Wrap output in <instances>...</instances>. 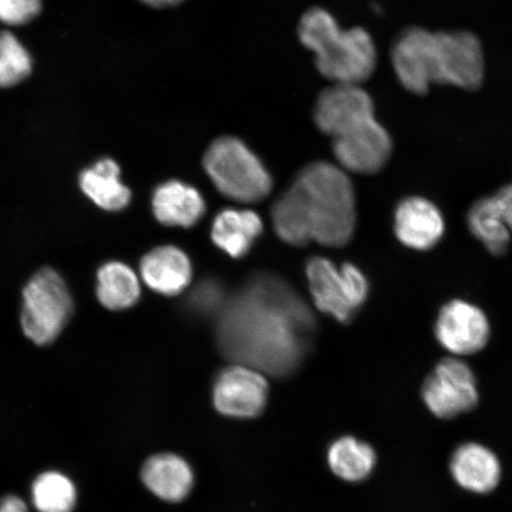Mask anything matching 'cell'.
<instances>
[{"label":"cell","instance_id":"obj_1","mask_svg":"<svg viewBox=\"0 0 512 512\" xmlns=\"http://www.w3.org/2000/svg\"><path fill=\"white\" fill-rule=\"evenodd\" d=\"M217 316L223 356L278 377L297 369L315 331V318L302 297L266 273L255 274L228 297Z\"/></svg>","mask_w":512,"mask_h":512},{"label":"cell","instance_id":"obj_2","mask_svg":"<svg viewBox=\"0 0 512 512\" xmlns=\"http://www.w3.org/2000/svg\"><path fill=\"white\" fill-rule=\"evenodd\" d=\"M298 37L315 55L318 72L332 83L361 85L374 73L377 53L373 37L363 28L341 29L323 8L305 12Z\"/></svg>","mask_w":512,"mask_h":512},{"label":"cell","instance_id":"obj_3","mask_svg":"<svg viewBox=\"0 0 512 512\" xmlns=\"http://www.w3.org/2000/svg\"><path fill=\"white\" fill-rule=\"evenodd\" d=\"M302 197L312 240L343 247L356 227L355 192L347 174L328 162L305 166L293 183Z\"/></svg>","mask_w":512,"mask_h":512},{"label":"cell","instance_id":"obj_4","mask_svg":"<svg viewBox=\"0 0 512 512\" xmlns=\"http://www.w3.org/2000/svg\"><path fill=\"white\" fill-rule=\"evenodd\" d=\"M203 166L216 189L230 200L256 203L271 194L270 172L238 138L216 139L204 155Z\"/></svg>","mask_w":512,"mask_h":512},{"label":"cell","instance_id":"obj_5","mask_svg":"<svg viewBox=\"0 0 512 512\" xmlns=\"http://www.w3.org/2000/svg\"><path fill=\"white\" fill-rule=\"evenodd\" d=\"M74 302L66 281L53 268L44 267L23 290L22 329L37 345L53 343L69 322Z\"/></svg>","mask_w":512,"mask_h":512},{"label":"cell","instance_id":"obj_6","mask_svg":"<svg viewBox=\"0 0 512 512\" xmlns=\"http://www.w3.org/2000/svg\"><path fill=\"white\" fill-rule=\"evenodd\" d=\"M306 275L317 309L338 322H350L369 296L368 279L355 265L337 268L316 256L307 262Z\"/></svg>","mask_w":512,"mask_h":512},{"label":"cell","instance_id":"obj_7","mask_svg":"<svg viewBox=\"0 0 512 512\" xmlns=\"http://www.w3.org/2000/svg\"><path fill=\"white\" fill-rule=\"evenodd\" d=\"M422 399L438 418H456L470 412L479 399L475 374L460 358H445L427 377Z\"/></svg>","mask_w":512,"mask_h":512},{"label":"cell","instance_id":"obj_8","mask_svg":"<svg viewBox=\"0 0 512 512\" xmlns=\"http://www.w3.org/2000/svg\"><path fill=\"white\" fill-rule=\"evenodd\" d=\"M392 62L403 87L415 95L438 83L437 32L414 27L403 30L394 43Z\"/></svg>","mask_w":512,"mask_h":512},{"label":"cell","instance_id":"obj_9","mask_svg":"<svg viewBox=\"0 0 512 512\" xmlns=\"http://www.w3.org/2000/svg\"><path fill=\"white\" fill-rule=\"evenodd\" d=\"M434 335L453 356L475 355L490 341V320L479 306L453 299L441 307L435 319Z\"/></svg>","mask_w":512,"mask_h":512},{"label":"cell","instance_id":"obj_10","mask_svg":"<svg viewBox=\"0 0 512 512\" xmlns=\"http://www.w3.org/2000/svg\"><path fill=\"white\" fill-rule=\"evenodd\" d=\"M438 83L465 91L483 85L485 60L482 43L467 31L437 32Z\"/></svg>","mask_w":512,"mask_h":512},{"label":"cell","instance_id":"obj_11","mask_svg":"<svg viewBox=\"0 0 512 512\" xmlns=\"http://www.w3.org/2000/svg\"><path fill=\"white\" fill-rule=\"evenodd\" d=\"M375 118L374 101L361 85L334 83L318 95L313 119L332 139Z\"/></svg>","mask_w":512,"mask_h":512},{"label":"cell","instance_id":"obj_12","mask_svg":"<svg viewBox=\"0 0 512 512\" xmlns=\"http://www.w3.org/2000/svg\"><path fill=\"white\" fill-rule=\"evenodd\" d=\"M268 382L264 374L243 364H233L217 375L213 400L216 411L230 418L251 419L264 411Z\"/></svg>","mask_w":512,"mask_h":512},{"label":"cell","instance_id":"obj_13","mask_svg":"<svg viewBox=\"0 0 512 512\" xmlns=\"http://www.w3.org/2000/svg\"><path fill=\"white\" fill-rule=\"evenodd\" d=\"M332 149L345 170L371 175L388 163L393 142L386 128L373 118L334 138Z\"/></svg>","mask_w":512,"mask_h":512},{"label":"cell","instance_id":"obj_14","mask_svg":"<svg viewBox=\"0 0 512 512\" xmlns=\"http://www.w3.org/2000/svg\"><path fill=\"white\" fill-rule=\"evenodd\" d=\"M394 232L403 246L427 252L443 240L445 217L437 204L428 198L408 196L395 208Z\"/></svg>","mask_w":512,"mask_h":512},{"label":"cell","instance_id":"obj_15","mask_svg":"<svg viewBox=\"0 0 512 512\" xmlns=\"http://www.w3.org/2000/svg\"><path fill=\"white\" fill-rule=\"evenodd\" d=\"M147 287L164 296H177L190 284L192 266L188 255L175 246L152 249L140 262Z\"/></svg>","mask_w":512,"mask_h":512},{"label":"cell","instance_id":"obj_16","mask_svg":"<svg viewBox=\"0 0 512 512\" xmlns=\"http://www.w3.org/2000/svg\"><path fill=\"white\" fill-rule=\"evenodd\" d=\"M152 209L164 226L191 228L201 221L207 206L201 192L191 185L169 181L153 192Z\"/></svg>","mask_w":512,"mask_h":512},{"label":"cell","instance_id":"obj_17","mask_svg":"<svg viewBox=\"0 0 512 512\" xmlns=\"http://www.w3.org/2000/svg\"><path fill=\"white\" fill-rule=\"evenodd\" d=\"M451 472L456 483L464 490L488 494L501 479V464L488 447L466 444L454 453Z\"/></svg>","mask_w":512,"mask_h":512},{"label":"cell","instance_id":"obj_18","mask_svg":"<svg viewBox=\"0 0 512 512\" xmlns=\"http://www.w3.org/2000/svg\"><path fill=\"white\" fill-rule=\"evenodd\" d=\"M142 479L153 495L166 502L178 503L189 496L194 485V472L182 457L163 453L147 460Z\"/></svg>","mask_w":512,"mask_h":512},{"label":"cell","instance_id":"obj_19","mask_svg":"<svg viewBox=\"0 0 512 512\" xmlns=\"http://www.w3.org/2000/svg\"><path fill=\"white\" fill-rule=\"evenodd\" d=\"M264 230L261 217L253 210L224 209L211 227L215 245L234 259L243 258Z\"/></svg>","mask_w":512,"mask_h":512},{"label":"cell","instance_id":"obj_20","mask_svg":"<svg viewBox=\"0 0 512 512\" xmlns=\"http://www.w3.org/2000/svg\"><path fill=\"white\" fill-rule=\"evenodd\" d=\"M80 188L96 206L107 211L125 209L132 192L120 181V168L111 158H102L92 168L82 171Z\"/></svg>","mask_w":512,"mask_h":512},{"label":"cell","instance_id":"obj_21","mask_svg":"<svg viewBox=\"0 0 512 512\" xmlns=\"http://www.w3.org/2000/svg\"><path fill=\"white\" fill-rule=\"evenodd\" d=\"M466 222L472 235L489 253L496 256L507 253L511 233L496 196H485L473 203Z\"/></svg>","mask_w":512,"mask_h":512},{"label":"cell","instance_id":"obj_22","mask_svg":"<svg viewBox=\"0 0 512 512\" xmlns=\"http://www.w3.org/2000/svg\"><path fill=\"white\" fill-rule=\"evenodd\" d=\"M142 294L139 279L130 266L119 261L107 262L98 272L96 296L106 309L123 311L138 303Z\"/></svg>","mask_w":512,"mask_h":512},{"label":"cell","instance_id":"obj_23","mask_svg":"<svg viewBox=\"0 0 512 512\" xmlns=\"http://www.w3.org/2000/svg\"><path fill=\"white\" fill-rule=\"evenodd\" d=\"M328 462L332 472L345 482L358 483L368 478L376 465L373 447L354 437H344L329 448Z\"/></svg>","mask_w":512,"mask_h":512},{"label":"cell","instance_id":"obj_24","mask_svg":"<svg viewBox=\"0 0 512 512\" xmlns=\"http://www.w3.org/2000/svg\"><path fill=\"white\" fill-rule=\"evenodd\" d=\"M275 233L288 245L305 246L312 241L309 220L296 185L281 195L272 209Z\"/></svg>","mask_w":512,"mask_h":512},{"label":"cell","instance_id":"obj_25","mask_svg":"<svg viewBox=\"0 0 512 512\" xmlns=\"http://www.w3.org/2000/svg\"><path fill=\"white\" fill-rule=\"evenodd\" d=\"M31 497L40 512H72L78 494L72 480L60 472L50 471L36 478Z\"/></svg>","mask_w":512,"mask_h":512},{"label":"cell","instance_id":"obj_26","mask_svg":"<svg viewBox=\"0 0 512 512\" xmlns=\"http://www.w3.org/2000/svg\"><path fill=\"white\" fill-rule=\"evenodd\" d=\"M32 69L34 61L27 47L11 31L0 32V88L21 85Z\"/></svg>","mask_w":512,"mask_h":512},{"label":"cell","instance_id":"obj_27","mask_svg":"<svg viewBox=\"0 0 512 512\" xmlns=\"http://www.w3.org/2000/svg\"><path fill=\"white\" fill-rule=\"evenodd\" d=\"M42 8V0H0V22L22 27L40 16Z\"/></svg>","mask_w":512,"mask_h":512},{"label":"cell","instance_id":"obj_28","mask_svg":"<svg viewBox=\"0 0 512 512\" xmlns=\"http://www.w3.org/2000/svg\"><path fill=\"white\" fill-rule=\"evenodd\" d=\"M223 287L215 280H206L198 284L189 297V304L192 310L201 315H209V313H217L222 310L226 303Z\"/></svg>","mask_w":512,"mask_h":512},{"label":"cell","instance_id":"obj_29","mask_svg":"<svg viewBox=\"0 0 512 512\" xmlns=\"http://www.w3.org/2000/svg\"><path fill=\"white\" fill-rule=\"evenodd\" d=\"M499 207L512 235V184L505 185L496 195Z\"/></svg>","mask_w":512,"mask_h":512},{"label":"cell","instance_id":"obj_30","mask_svg":"<svg viewBox=\"0 0 512 512\" xmlns=\"http://www.w3.org/2000/svg\"><path fill=\"white\" fill-rule=\"evenodd\" d=\"M0 512H28L27 504L17 496H8L0 502Z\"/></svg>","mask_w":512,"mask_h":512},{"label":"cell","instance_id":"obj_31","mask_svg":"<svg viewBox=\"0 0 512 512\" xmlns=\"http://www.w3.org/2000/svg\"><path fill=\"white\" fill-rule=\"evenodd\" d=\"M139 2L149 6V8L166 9L182 4L184 0H139Z\"/></svg>","mask_w":512,"mask_h":512}]
</instances>
